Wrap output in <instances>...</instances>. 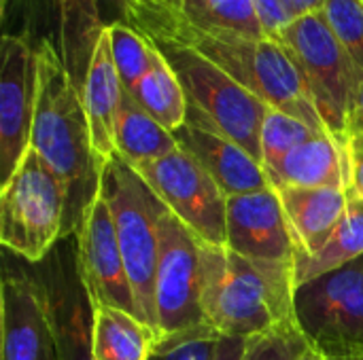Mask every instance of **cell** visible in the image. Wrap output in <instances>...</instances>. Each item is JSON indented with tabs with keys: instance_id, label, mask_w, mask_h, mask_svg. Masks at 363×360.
Wrapping results in <instances>:
<instances>
[{
	"instance_id": "obj_6",
	"label": "cell",
	"mask_w": 363,
	"mask_h": 360,
	"mask_svg": "<svg viewBox=\"0 0 363 360\" xmlns=\"http://www.w3.org/2000/svg\"><path fill=\"white\" fill-rule=\"evenodd\" d=\"M66 189L30 149L0 191V242L17 259L40 265L66 238Z\"/></svg>"
},
{
	"instance_id": "obj_36",
	"label": "cell",
	"mask_w": 363,
	"mask_h": 360,
	"mask_svg": "<svg viewBox=\"0 0 363 360\" xmlns=\"http://www.w3.org/2000/svg\"><path fill=\"white\" fill-rule=\"evenodd\" d=\"M353 134H363V81L357 89L355 104H353L351 119H349V136H353Z\"/></svg>"
},
{
	"instance_id": "obj_7",
	"label": "cell",
	"mask_w": 363,
	"mask_h": 360,
	"mask_svg": "<svg viewBox=\"0 0 363 360\" xmlns=\"http://www.w3.org/2000/svg\"><path fill=\"white\" fill-rule=\"evenodd\" d=\"M279 42H283L298 64L325 129L347 144L351 110L363 81L362 72L336 40L321 13L294 19L281 32Z\"/></svg>"
},
{
	"instance_id": "obj_18",
	"label": "cell",
	"mask_w": 363,
	"mask_h": 360,
	"mask_svg": "<svg viewBox=\"0 0 363 360\" xmlns=\"http://www.w3.org/2000/svg\"><path fill=\"white\" fill-rule=\"evenodd\" d=\"M277 193L296 242V259L315 255L345 219L351 204V187H283Z\"/></svg>"
},
{
	"instance_id": "obj_10",
	"label": "cell",
	"mask_w": 363,
	"mask_h": 360,
	"mask_svg": "<svg viewBox=\"0 0 363 360\" xmlns=\"http://www.w3.org/2000/svg\"><path fill=\"white\" fill-rule=\"evenodd\" d=\"M155 197L206 246H225L228 195L183 149L136 166Z\"/></svg>"
},
{
	"instance_id": "obj_40",
	"label": "cell",
	"mask_w": 363,
	"mask_h": 360,
	"mask_svg": "<svg viewBox=\"0 0 363 360\" xmlns=\"http://www.w3.org/2000/svg\"><path fill=\"white\" fill-rule=\"evenodd\" d=\"M355 350H359V352H363V346H362V348H355Z\"/></svg>"
},
{
	"instance_id": "obj_39",
	"label": "cell",
	"mask_w": 363,
	"mask_h": 360,
	"mask_svg": "<svg viewBox=\"0 0 363 360\" xmlns=\"http://www.w3.org/2000/svg\"><path fill=\"white\" fill-rule=\"evenodd\" d=\"M132 2H143V4H160V6H170L172 0H132Z\"/></svg>"
},
{
	"instance_id": "obj_30",
	"label": "cell",
	"mask_w": 363,
	"mask_h": 360,
	"mask_svg": "<svg viewBox=\"0 0 363 360\" xmlns=\"http://www.w3.org/2000/svg\"><path fill=\"white\" fill-rule=\"evenodd\" d=\"M306 337L300 333L296 320L283 323L277 329L247 339V350L242 360H300L308 350Z\"/></svg>"
},
{
	"instance_id": "obj_2",
	"label": "cell",
	"mask_w": 363,
	"mask_h": 360,
	"mask_svg": "<svg viewBox=\"0 0 363 360\" xmlns=\"http://www.w3.org/2000/svg\"><path fill=\"white\" fill-rule=\"evenodd\" d=\"M38 98L30 149L57 174L66 189V238L74 236L100 195L102 159L94 149L83 98L57 55L38 47Z\"/></svg>"
},
{
	"instance_id": "obj_28",
	"label": "cell",
	"mask_w": 363,
	"mask_h": 360,
	"mask_svg": "<svg viewBox=\"0 0 363 360\" xmlns=\"http://www.w3.org/2000/svg\"><path fill=\"white\" fill-rule=\"evenodd\" d=\"M319 13L363 76V0H325Z\"/></svg>"
},
{
	"instance_id": "obj_34",
	"label": "cell",
	"mask_w": 363,
	"mask_h": 360,
	"mask_svg": "<svg viewBox=\"0 0 363 360\" xmlns=\"http://www.w3.org/2000/svg\"><path fill=\"white\" fill-rule=\"evenodd\" d=\"M247 350V339L236 337H223L219 339V346L213 354V360H242Z\"/></svg>"
},
{
	"instance_id": "obj_24",
	"label": "cell",
	"mask_w": 363,
	"mask_h": 360,
	"mask_svg": "<svg viewBox=\"0 0 363 360\" xmlns=\"http://www.w3.org/2000/svg\"><path fill=\"white\" fill-rule=\"evenodd\" d=\"M151 42V40H149ZM155 47V45H153ZM157 123H162L172 134L185 123L187 119V95L183 91V85L162 51L153 49V62L147 74L134 85L132 91H128Z\"/></svg>"
},
{
	"instance_id": "obj_11",
	"label": "cell",
	"mask_w": 363,
	"mask_h": 360,
	"mask_svg": "<svg viewBox=\"0 0 363 360\" xmlns=\"http://www.w3.org/2000/svg\"><path fill=\"white\" fill-rule=\"evenodd\" d=\"M0 360H62L45 282L17 257L0 280Z\"/></svg>"
},
{
	"instance_id": "obj_29",
	"label": "cell",
	"mask_w": 363,
	"mask_h": 360,
	"mask_svg": "<svg viewBox=\"0 0 363 360\" xmlns=\"http://www.w3.org/2000/svg\"><path fill=\"white\" fill-rule=\"evenodd\" d=\"M221 335L208 327L198 325L179 333L162 335L149 360H213Z\"/></svg>"
},
{
	"instance_id": "obj_17",
	"label": "cell",
	"mask_w": 363,
	"mask_h": 360,
	"mask_svg": "<svg viewBox=\"0 0 363 360\" xmlns=\"http://www.w3.org/2000/svg\"><path fill=\"white\" fill-rule=\"evenodd\" d=\"M174 138L179 149L189 153L215 178L228 197L272 187L262 161L225 136L196 108H187V119L174 132Z\"/></svg>"
},
{
	"instance_id": "obj_32",
	"label": "cell",
	"mask_w": 363,
	"mask_h": 360,
	"mask_svg": "<svg viewBox=\"0 0 363 360\" xmlns=\"http://www.w3.org/2000/svg\"><path fill=\"white\" fill-rule=\"evenodd\" d=\"M349 172H351V191L363 199V134H353L347 140Z\"/></svg>"
},
{
	"instance_id": "obj_16",
	"label": "cell",
	"mask_w": 363,
	"mask_h": 360,
	"mask_svg": "<svg viewBox=\"0 0 363 360\" xmlns=\"http://www.w3.org/2000/svg\"><path fill=\"white\" fill-rule=\"evenodd\" d=\"M225 246L251 261L296 269V242L274 187L228 197Z\"/></svg>"
},
{
	"instance_id": "obj_31",
	"label": "cell",
	"mask_w": 363,
	"mask_h": 360,
	"mask_svg": "<svg viewBox=\"0 0 363 360\" xmlns=\"http://www.w3.org/2000/svg\"><path fill=\"white\" fill-rule=\"evenodd\" d=\"M255 6H257V15H259L266 36L272 40H279L281 32L291 23V17L287 15L283 0H255Z\"/></svg>"
},
{
	"instance_id": "obj_8",
	"label": "cell",
	"mask_w": 363,
	"mask_h": 360,
	"mask_svg": "<svg viewBox=\"0 0 363 360\" xmlns=\"http://www.w3.org/2000/svg\"><path fill=\"white\" fill-rule=\"evenodd\" d=\"M151 42L179 76L187 104L259 159V136L270 106L196 49L168 40Z\"/></svg>"
},
{
	"instance_id": "obj_12",
	"label": "cell",
	"mask_w": 363,
	"mask_h": 360,
	"mask_svg": "<svg viewBox=\"0 0 363 360\" xmlns=\"http://www.w3.org/2000/svg\"><path fill=\"white\" fill-rule=\"evenodd\" d=\"M202 242L164 206L155 269V325L160 335L204 325L200 310Z\"/></svg>"
},
{
	"instance_id": "obj_9",
	"label": "cell",
	"mask_w": 363,
	"mask_h": 360,
	"mask_svg": "<svg viewBox=\"0 0 363 360\" xmlns=\"http://www.w3.org/2000/svg\"><path fill=\"white\" fill-rule=\"evenodd\" d=\"M294 320L323 356L363 346V257L296 286Z\"/></svg>"
},
{
	"instance_id": "obj_1",
	"label": "cell",
	"mask_w": 363,
	"mask_h": 360,
	"mask_svg": "<svg viewBox=\"0 0 363 360\" xmlns=\"http://www.w3.org/2000/svg\"><path fill=\"white\" fill-rule=\"evenodd\" d=\"M117 2L121 21L132 25L145 38L196 49L270 108L283 110L317 132H328L315 108L308 85L283 42L272 38L251 40L230 32L204 30L187 21L172 6L132 0Z\"/></svg>"
},
{
	"instance_id": "obj_38",
	"label": "cell",
	"mask_w": 363,
	"mask_h": 360,
	"mask_svg": "<svg viewBox=\"0 0 363 360\" xmlns=\"http://www.w3.org/2000/svg\"><path fill=\"white\" fill-rule=\"evenodd\" d=\"M300 360H325V356H323L321 352H317L315 348H308V350L300 356Z\"/></svg>"
},
{
	"instance_id": "obj_23",
	"label": "cell",
	"mask_w": 363,
	"mask_h": 360,
	"mask_svg": "<svg viewBox=\"0 0 363 360\" xmlns=\"http://www.w3.org/2000/svg\"><path fill=\"white\" fill-rule=\"evenodd\" d=\"M363 257V199L351 191V204L345 219L338 223L328 242L308 257L296 259L294 282L296 286L349 265Z\"/></svg>"
},
{
	"instance_id": "obj_22",
	"label": "cell",
	"mask_w": 363,
	"mask_h": 360,
	"mask_svg": "<svg viewBox=\"0 0 363 360\" xmlns=\"http://www.w3.org/2000/svg\"><path fill=\"white\" fill-rule=\"evenodd\" d=\"M179 149L170 129L157 123L125 89L115 123V153L130 166L155 161Z\"/></svg>"
},
{
	"instance_id": "obj_33",
	"label": "cell",
	"mask_w": 363,
	"mask_h": 360,
	"mask_svg": "<svg viewBox=\"0 0 363 360\" xmlns=\"http://www.w3.org/2000/svg\"><path fill=\"white\" fill-rule=\"evenodd\" d=\"M177 13H181L187 21L200 25L206 17L208 0H172L170 4Z\"/></svg>"
},
{
	"instance_id": "obj_15",
	"label": "cell",
	"mask_w": 363,
	"mask_h": 360,
	"mask_svg": "<svg viewBox=\"0 0 363 360\" xmlns=\"http://www.w3.org/2000/svg\"><path fill=\"white\" fill-rule=\"evenodd\" d=\"M81 278L96 306H113L136 314L134 295L123 255L113 227V216L102 193L87 208L74 231Z\"/></svg>"
},
{
	"instance_id": "obj_35",
	"label": "cell",
	"mask_w": 363,
	"mask_h": 360,
	"mask_svg": "<svg viewBox=\"0 0 363 360\" xmlns=\"http://www.w3.org/2000/svg\"><path fill=\"white\" fill-rule=\"evenodd\" d=\"M323 2L325 0H283L285 11L291 17V21L298 19V17L311 15V13H319L321 6H323Z\"/></svg>"
},
{
	"instance_id": "obj_21",
	"label": "cell",
	"mask_w": 363,
	"mask_h": 360,
	"mask_svg": "<svg viewBox=\"0 0 363 360\" xmlns=\"http://www.w3.org/2000/svg\"><path fill=\"white\" fill-rule=\"evenodd\" d=\"M162 335L136 314L94 303V356L96 360H149Z\"/></svg>"
},
{
	"instance_id": "obj_25",
	"label": "cell",
	"mask_w": 363,
	"mask_h": 360,
	"mask_svg": "<svg viewBox=\"0 0 363 360\" xmlns=\"http://www.w3.org/2000/svg\"><path fill=\"white\" fill-rule=\"evenodd\" d=\"M315 134L317 129H313L308 123L283 110L268 108L259 136V161L264 170H274L296 146H300Z\"/></svg>"
},
{
	"instance_id": "obj_37",
	"label": "cell",
	"mask_w": 363,
	"mask_h": 360,
	"mask_svg": "<svg viewBox=\"0 0 363 360\" xmlns=\"http://www.w3.org/2000/svg\"><path fill=\"white\" fill-rule=\"evenodd\" d=\"M325 360H363V352H359V350H353V352L338 354V356H325Z\"/></svg>"
},
{
	"instance_id": "obj_41",
	"label": "cell",
	"mask_w": 363,
	"mask_h": 360,
	"mask_svg": "<svg viewBox=\"0 0 363 360\" xmlns=\"http://www.w3.org/2000/svg\"><path fill=\"white\" fill-rule=\"evenodd\" d=\"M359 348H362V346H359Z\"/></svg>"
},
{
	"instance_id": "obj_27",
	"label": "cell",
	"mask_w": 363,
	"mask_h": 360,
	"mask_svg": "<svg viewBox=\"0 0 363 360\" xmlns=\"http://www.w3.org/2000/svg\"><path fill=\"white\" fill-rule=\"evenodd\" d=\"M200 28L230 32L251 40L268 38L259 21L255 0H208L206 17Z\"/></svg>"
},
{
	"instance_id": "obj_26",
	"label": "cell",
	"mask_w": 363,
	"mask_h": 360,
	"mask_svg": "<svg viewBox=\"0 0 363 360\" xmlns=\"http://www.w3.org/2000/svg\"><path fill=\"white\" fill-rule=\"evenodd\" d=\"M113 62L119 72L121 85L125 91H132L134 85L147 74L153 62V42H149L140 32H136L125 21H115L108 25Z\"/></svg>"
},
{
	"instance_id": "obj_13",
	"label": "cell",
	"mask_w": 363,
	"mask_h": 360,
	"mask_svg": "<svg viewBox=\"0 0 363 360\" xmlns=\"http://www.w3.org/2000/svg\"><path fill=\"white\" fill-rule=\"evenodd\" d=\"M38 98V53L21 36L0 40V174L2 182L30 151Z\"/></svg>"
},
{
	"instance_id": "obj_5",
	"label": "cell",
	"mask_w": 363,
	"mask_h": 360,
	"mask_svg": "<svg viewBox=\"0 0 363 360\" xmlns=\"http://www.w3.org/2000/svg\"><path fill=\"white\" fill-rule=\"evenodd\" d=\"M121 21L117 0H2V34L51 49L83 93L106 25Z\"/></svg>"
},
{
	"instance_id": "obj_4",
	"label": "cell",
	"mask_w": 363,
	"mask_h": 360,
	"mask_svg": "<svg viewBox=\"0 0 363 360\" xmlns=\"http://www.w3.org/2000/svg\"><path fill=\"white\" fill-rule=\"evenodd\" d=\"M100 193L113 216V227L134 295L136 316L157 331L155 269L160 255V216L164 204L155 197L136 168L117 153L102 166Z\"/></svg>"
},
{
	"instance_id": "obj_14",
	"label": "cell",
	"mask_w": 363,
	"mask_h": 360,
	"mask_svg": "<svg viewBox=\"0 0 363 360\" xmlns=\"http://www.w3.org/2000/svg\"><path fill=\"white\" fill-rule=\"evenodd\" d=\"M40 274L62 360H96L94 356V303L81 278L74 236L62 238L49 257L34 265Z\"/></svg>"
},
{
	"instance_id": "obj_20",
	"label": "cell",
	"mask_w": 363,
	"mask_h": 360,
	"mask_svg": "<svg viewBox=\"0 0 363 360\" xmlns=\"http://www.w3.org/2000/svg\"><path fill=\"white\" fill-rule=\"evenodd\" d=\"M123 85L119 79V72L113 62L111 51V38H108V25L96 47L87 81L83 87V106L87 112V121L91 127L94 149L102 163L115 155V123L117 112L121 104Z\"/></svg>"
},
{
	"instance_id": "obj_3",
	"label": "cell",
	"mask_w": 363,
	"mask_h": 360,
	"mask_svg": "<svg viewBox=\"0 0 363 360\" xmlns=\"http://www.w3.org/2000/svg\"><path fill=\"white\" fill-rule=\"evenodd\" d=\"M294 267L251 261L228 246L200 248V310L223 337L253 339L294 323Z\"/></svg>"
},
{
	"instance_id": "obj_19",
	"label": "cell",
	"mask_w": 363,
	"mask_h": 360,
	"mask_svg": "<svg viewBox=\"0 0 363 360\" xmlns=\"http://www.w3.org/2000/svg\"><path fill=\"white\" fill-rule=\"evenodd\" d=\"M266 174L274 189L351 187L347 144L330 132H317Z\"/></svg>"
}]
</instances>
